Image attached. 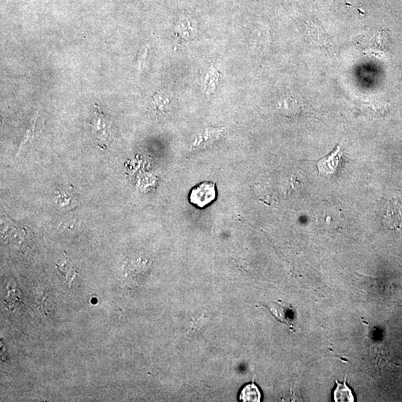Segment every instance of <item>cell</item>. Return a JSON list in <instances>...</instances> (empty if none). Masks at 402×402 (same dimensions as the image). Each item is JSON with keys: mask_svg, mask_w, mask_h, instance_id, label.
Listing matches in <instances>:
<instances>
[{"mask_svg": "<svg viewBox=\"0 0 402 402\" xmlns=\"http://www.w3.org/2000/svg\"><path fill=\"white\" fill-rule=\"evenodd\" d=\"M56 268H57V271L60 272L62 276L65 278L66 281L68 282V283L70 284L76 275V271L71 265L70 261L66 258L62 263L56 265Z\"/></svg>", "mask_w": 402, "mask_h": 402, "instance_id": "30bf717a", "label": "cell"}, {"mask_svg": "<svg viewBox=\"0 0 402 402\" xmlns=\"http://www.w3.org/2000/svg\"><path fill=\"white\" fill-rule=\"evenodd\" d=\"M269 309L273 317L276 318L277 320L286 324L291 327V329H292L293 324H294V318H293L294 315H293L292 311L286 309L285 306L276 304V303H272L270 305Z\"/></svg>", "mask_w": 402, "mask_h": 402, "instance_id": "8992f818", "label": "cell"}, {"mask_svg": "<svg viewBox=\"0 0 402 402\" xmlns=\"http://www.w3.org/2000/svg\"><path fill=\"white\" fill-rule=\"evenodd\" d=\"M307 37L311 44L318 47H326L330 41L324 28L317 23L308 25Z\"/></svg>", "mask_w": 402, "mask_h": 402, "instance_id": "5b68a950", "label": "cell"}, {"mask_svg": "<svg viewBox=\"0 0 402 402\" xmlns=\"http://www.w3.org/2000/svg\"><path fill=\"white\" fill-rule=\"evenodd\" d=\"M385 225L388 228L400 229L402 226V207L396 201L389 203L386 215L384 219Z\"/></svg>", "mask_w": 402, "mask_h": 402, "instance_id": "277c9868", "label": "cell"}, {"mask_svg": "<svg viewBox=\"0 0 402 402\" xmlns=\"http://www.w3.org/2000/svg\"><path fill=\"white\" fill-rule=\"evenodd\" d=\"M335 382L337 384V387L333 392L334 401H355V397L352 390L347 385V376L344 379V383H340L338 380H336Z\"/></svg>", "mask_w": 402, "mask_h": 402, "instance_id": "ba28073f", "label": "cell"}, {"mask_svg": "<svg viewBox=\"0 0 402 402\" xmlns=\"http://www.w3.org/2000/svg\"><path fill=\"white\" fill-rule=\"evenodd\" d=\"M343 156L344 152L340 145L338 144L330 154L326 155L316 163L319 174L324 175L333 174L338 166Z\"/></svg>", "mask_w": 402, "mask_h": 402, "instance_id": "3957f363", "label": "cell"}, {"mask_svg": "<svg viewBox=\"0 0 402 402\" xmlns=\"http://www.w3.org/2000/svg\"><path fill=\"white\" fill-rule=\"evenodd\" d=\"M262 399V393L257 385L254 383L245 385L240 390L239 400L243 402H259Z\"/></svg>", "mask_w": 402, "mask_h": 402, "instance_id": "9c48e42d", "label": "cell"}, {"mask_svg": "<svg viewBox=\"0 0 402 402\" xmlns=\"http://www.w3.org/2000/svg\"><path fill=\"white\" fill-rule=\"evenodd\" d=\"M216 198V188L212 182H204L194 186L189 195L191 204L204 208Z\"/></svg>", "mask_w": 402, "mask_h": 402, "instance_id": "7a4b0ae2", "label": "cell"}, {"mask_svg": "<svg viewBox=\"0 0 402 402\" xmlns=\"http://www.w3.org/2000/svg\"><path fill=\"white\" fill-rule=\"evenodd\" d=\"M39 113L38 112H36L34 116L31 118V121L29 122V125H28L27 129H26V133H25L24 138H23L22 142H21V146H19V149H18L17 155L21 154L23 151L26 148L29 147L30 145L32 144L36 136V125H37V118H38Z\"/></svg>", "mask_w": 402, "mask_h": 402, "instance_id": "52a82bcc", "label": "cell"}, {"mask_svg": "<svg viewBox=\"0 0 402 402\" xmlns=\"http://www.w3.org/2000/svg\"><path fill=\"white\" fill-rule=\"evenodd\" d=\"M92 132L98 144L104 147L111 144L117 138L116 125L97 105H95V118L92 123Z\"/></svg>", "mask_w": 402, "mask_h": 402, "instance_id": "6da1fadb", "label": "cell"}]
</instances>
